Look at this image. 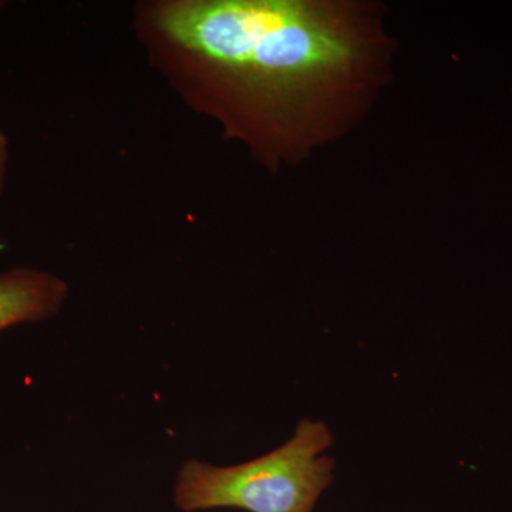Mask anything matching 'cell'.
<instances>
[{
  "instance_id": "obj_3",
  "label": "cell",
  "mask_w": 512,
  "mask_h": 512,
  "mask_svg": "<svg viewBox=\"0 0 512 512\" xmlns=\"http://www.w3.org/2000/svg\"><path fill=\"white\" fill-rule=\"evenodd\" d=\"M69 296L62 278L36 268L0 272V333L56 316Z\"/></svg>"
},
{
  "instance_id": "obj_5",
  "label": "cell",
  "mask_w": 512,
  "mask_h": 512,
  "mask_svg": "<svg viewBox=\"0 0 512 512\" xmlns=\"http://www.w3.org/2000/svg\"><path fill=\"white\" fill-rule=\"evenodd\" d=\"M3 6H5V2H0V9H2Z\"/></svg>"
},
{
  "instance_id": "obj_2",
  "label": "cell",
  "mask_w": 512,
  "mask_h": 512,
  "mask_svg": "<svg viewBox=\"0 0 512 512\" xmlns=\"http://www.w3.org/2000/svg\"><path fill=\"white\" fill-rule=\"evenodd\" d=\"M332 443L325 421L303 419L285 444L247 463L221 467L192 458L178 471L175 507L184 512H313L335 476V460L325 454Z\"/></svg>"
},
{
  "instance_id": "obj_4",
  "label": "cell",
  "mask_w": 512,
  "mask_h": 512,
  "mask_svg": "<svg viewBox=\"0 0 512 512\" xmlns=\"http://www.w3.org/2000/svg\"><path fill=\"white\" fill-rule=\"evenodd\" d=\"M9 141L5 131L0 128V197L5 190L6 177H8Z\"/></svg>"
},
{
  "instance_id": "obj_1",
  "label": "cell",
  "mask_w": 512,
  "mask_h": 512,
  "mask_svg": "<svg viewBox=\"0 0 512 512\" xmlns=\"http://www.w3.org/2000/svg\"><path fill=\"white\" fill-rule=\"evenodd\" d=\"M146 20L183 92L275 164L342 130L383 64L375 18L352 3L180 0Z\"/></svg>"
}]
</instances>
